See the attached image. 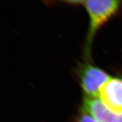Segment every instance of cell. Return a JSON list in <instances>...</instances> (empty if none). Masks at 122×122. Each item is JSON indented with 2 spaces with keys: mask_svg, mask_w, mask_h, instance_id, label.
<instances>
[{
  "mask_svg": "<svg viewBox=\"0 0 122 122\" xmlns=\"http://www.w3.org/2000/svg\"><path fill=\"white\" fill-rule=\"evenodd\" d=\"M120 1L117 0L85 1L83 5L90 17V26L88 42L91 44L97 30L118 10Z\"/></svg>",
  "mask_w": 122,
  "mask_h": 122,
  "instance_id": "1",
  "label": "cell"
},
{
  "mask_svg": "<svg viewBox=\"0 0 122 122\" xmlns=\"http://www.w3.org/2000/svg\"><path fill=\"white\" fill-rule=\"evenodd\" d=\"M77 122H97L96 120L88 112L82 110V114L77 120Z\"/></svg>",
  "mask_w": 122,
  "mask_h": 122,
  "instance_id": "5",
  "label": "cell"
},
{
  "mask_svg": "<svg viewBox=\"0 0 122 122\" xmlns=\"http://www.w3.org/2000/svg\"><path fill=\"white\" fill-rule=\"evenodd\" d=\"M100 101L110 110L122 112V78L111 77L101 86Z\"/></svg>",
  "mask_w": 122,
  "mask_h": 122,
  "instance_id": "3",
  "label": "cell"
},
{
  "mask_svg": "<svg viewBox=\"0 0 122 122\" xmlns=\"http://www.w3.org/2000/svg\"><path fill=\"white\" fill-rule=\"evenodd\" d=\"M79 74L81 88L86 98H97L101 87L111 78L100 68L89 64L81 65Z\"/></svg>",
  "mask_w": 122,
  "mask_h": 122,
  "instance_id": "2",
  "label": "cell"
},
{
  "mask_svg": "<svg viewBox=\"0 0 122 122\" xmlns=\"http://www.w3.org/2000/svg\"><path fill=\"white\" fill-rule=\"evenodd\" d=\"M82 110L89 114L97 122H122V112L110 111L97 98L85 97Z\"/></svg>",
  "mask_w": 122,
  "mask_h": 122,
  "instance_id": "4",
  "label": "cell"
}]
</instances>
